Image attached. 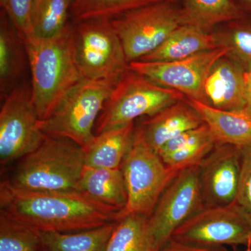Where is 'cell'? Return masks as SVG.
Here are the masks:
<instances>
[{"mask_svg":"<svg viewBox=\"0 0 251 251\" xmlns=\"http://www.w3.org/2000/svg\"><path fill=\"white\" fill-rule=\"evenodd\" d=\"M164 1H168V2L173 3V4H176L179 0H164Z\"/></svg>","mask_w":251,"mask_h":251,"instance_id":"cell-34","label":"cell"},{"mask_svg":"<svg viewBox=\"0 0 251 251\" xmlns=\"http://www.w3.org/2000/svg\"><path fill=\"white\" fill-rule=\"evenodd\" d=\"M163 0H72L71 21L74 24L89 20H112L143 6Z\"/></svg>","mask_w":251,"mask_h":251,"instance_id":"cell-26","label":"cell"},{"mask_svg":"<svg viewBox=\"0 0 251 251\" xmlns=\"http://www.w3.org/2000/svg\"><path fill=\"white\" fill-rule=\"evenodd\" d=\"M209 127L216 143L228 144L239 148L251 145V115L245 110H223L186 98Z\"/></svg>","mask_w":251,"mask_h":251,"instance_id":"cell-17","label":"cell"},{"mask_svg":"<svg viewBox=\"0 0 251 251\" xmlns=\"http://www.w3.org/2000/svg\"><path fill=\"white\" fill-rule=\"evenodd\" d=\"M0 214L39 231L77 232L120 219V211L82 191H26L6 180L0 185Z\"/></svg>","mask_w":251,"mask_h":251,"instance_id":"cell-1","label":"cell"},{"mask_svg":"<svg viewBox=\"0 0 251 251\" xmlns=\"http://www.w3.org/2000/svg\"><path fill=\"white\" fill-rule=\"evenodd\" d=\"M148 216L130 214L117 221L104 251H159Z\"/></svg>","mask_w":251,"mask_h":251,"instance_id":"cell-23","label":"cell"},{"mask_svg":"<svg viewBox=\"0 0 251 251\" xmlns=\"http://www.w3.org/2000/svg\"><path fill=\"white\" fill-rule=\"evenodd\" d=\"M212 33L218 47L227 50L226 57L251 72V14L225 23Z\"/></svg>","mask_w":251,"mask_h":251,"instance_id":"cell-25","label":"cell"},{"mask_svg":"<svg viewBox=\"0 0 251 251\" xmlns=\"http://www.w3.org/2000/svg\"><path fill=\"white\" fill-rule=\"evenodd\" d=\"M31 74V97L41 121L47 120L66 94L82 80L74 49L72 21L52 37L23 38Z\"/></svg>","mask_w":251,"mask_h":251,"instance_id":"cell-2","label":"cell"},{"mask_svg":"<svg viewBox=\"0 0 251 251\" xmlns=\"http://www.w3.org/2000/svg\"><path fill=\"white\" fill-rule=\"evenodd\" d=\"M216 49L219 47L212 32L195 26L181 25L170 34L159 47L140 60L172 62Z\"/></svg>","mask_w":251,"mask_h":251,"instance_id":"cell-19","label":"cell"},{"mask_svg":"<svg viewBox=\"0 0 251 251\" xmlns=\"http://www.w3.org/2000/svg\"><path fill=\"white\" fill-rule=\"evenodd\" d=\"M227 53V50L219 48L172 62L135 61L129 63L128 69L157 85L179 91L186 98L209 105L204 92L206 77L215 63Z\"/></svg>","mask_w":251,"mask_h":251,"instance_id":"cell-12","label":"cell"},{"mask_svg":"<svg viewBox=\"0 0 251 251\" xmlns=\"http://www.w3.org/2000/svg\"><path fill=\"white\" fill-rule=\"evenodd\" d=\"M74 26L75 59L82 78L120 79L129 63L111 21L89 20Z\"/></svg>","mask_w":251,"mask_h":251,"instance_id":"cell-7","label":"cell"},{"mask_svg":"<svg viewBox=\"0 0 251 251\" xmlns=\"http://www.w3.org/2000/svg\"><path fill=\"white\" fill-rule=\"evenodd\" d=\"M29 59L24 39L3 10L0 12L1 100L25 80Z\"/></svg>","mask_w":251,"mask_h":251,"instance_id":"cell-16","label":"cell"},{"mask_svg":"<svg viewBox=\"0 0 251 251\" xmlns=\"http://www.w3.org/2000/svg\"><path fill=\"white\" fill-rule=\"evenodd\" d=\"M117 221L77 232L40 231L47 251H104Z\"/></svg>","mask_w":251,"mask_h":251,"instance_id":"cell-24","label":"cell"},{"mask_svg":"<svg viewBox=\"0 0 251 251\" xmlns=\"http://www.w3.org/2000/svg\"><path fill=\"white\" fill-rule=\"evenodd\" d=\"M241 8L248 14H251V0H235Z\"/></svg>","mask_w":251,"mask_h":251,"instance_id":"cell-33","label":"cell"},{"mask_svg":"<svg viewBox=\"0 0 251 251\" xmlns=\"http://www.w3.org/2000/svg\"><path fill=\"white\" fill-rule=\"evenodd\" d=\"M119 80L79 81L66 94L52 115L41 121L44 134L69 138L85 150L88 148L95 138L94 125Z\"/></svg>","mask_w":251,"mask_h":251,"instance_id":"cell-4","label":"cell"},{"mask_svg":"<svg viewBox=\"0 0 251 251\" xmlns=\"http://www.w3.org/2000/svg\"><path fill=\"white\" fill-rule=\"evenodd\" d=\"M35 0H0L3 10L23 38L31 35V14Z\"/></svg>","mask_w":251,"mask_h":251,"instance_id":"cell-29","label":"cell"},{"mask_svg":"<svg viewBox=\"0 0 251 251\" xmlns=\"http://www.w3.org/2000/svg\"><path fill=\"white\" fill-rule=\"evenodd\" d=\"M175 4L163 0L112 20L128 63L152 52L181 25L179 7Z\"/></svg>","mask_w":251,"mask_h":251,"instance_id":"cell-9","label":"cell"},{"mask_svg":"<svg viewBox=\"0 0 251 251\" xmlns=\"http://www.w3.org/2000/svg\"><path fill=\"white\" fill-rule=\"evenodd\" d=\"M72 4V0H35L31 35L49 38L58 34L71 21Z\"/></svg>","mask_w":251,"mask_h":251,"instance_id":"cell-27","label":"cell"},{"mask_svg":"<svg viewBox=\"0 0 251 251\" xmlns=\"http://www.w3.org/2000/svg\"><path fill=\"white\" fill-rule=\"evenodd\" d=\"M171 239L199 247H250L251 216L236 201L204 208L180 226Z\"/></svg>","mask_w":251,"mask_h":251,"instance_id":"cell-10","label":"cell"},{"mask_svg":"<svg viewBox=\"0 0 251 251\" xmlns=\"http://www.w3.org/2000/svg\"><path fill=\"white\" fill-rule=\"evenodd\" d=\"M242 158V148L216 143L202 160L198 168L204 208L227 205L236 201Z\"/></svg>","mask_w":251,"mask_h":251,"instance_id":"cell-13","label":"cell"},{"mask_svg":"<svg viewBox=\"0 0 251 251\" xmlns=\"http://www.w3.org/2000/svg\"><path fill=\"white\" fill-rule=\"evenodd\" d=\"M216 144L209 127L204 123L170 140L157 153L171 171L179 173L199 166Z\"/></svg>","mask_w":251,"mask_h":251,"instance_id":"cell-18","label":"cell"},{"mask_svg":"<svg viewBox=\"0 0 251 251\" xmlns=\"http://www.w3.org/2000/svg\"><path fill=\"white\" fill-rule=\"evenodd\" d=\"M179 11L181 25L209 32L216 26L248 14L235 0H183Z\"/></svg>","mask_w":251,"mask_h":251,"instance_id":"cell-22","label":"cell"},{"mask_svg":"<svg viewBox=\"0 0 251 251\" xmlns=\"http://www.w3.org/2000/svg\"><path fill=\"white\" fill-rule=\"evenodd\" d=\"M85 167V149L69 138L46 135L39 148L21 159L6 181L26 191H79Z\"/></svg>","mask_w":251,"mask_h":251,"instance_id":"cell-3","label":"cell"},{"mask_svg":"<svg viewBox=\"0 0 251 251\" xmlns=\"http://www.w3.org/2000/svg\"><path fill=\"white\" fill-rule=\"evenodd\" d=\"M78 190L97 202L122 211L126 205L128 196L121 168H92L85 166Z\"/></svg>","mask_w":251,"mask_h":251,"instance_id":"cell-21","label":"cell"},{"mask_svg":"<svg viewBox=\"0 0 251 251\" xmlns=\"http://www.w3.org/2000/svg\"><path fill=\"white\" fill-rule=\"evenodd\" d=\"M204 209L198 166L179 172L162 193L148 217L149 226L161 249L180 226Z\"/></svg>","mask_w":251,"mask_h":251,"instance_id":"cell-11","label":"cell"},{"mask_svg":"<svg viewBox=\"0 0 251 251\" xmlns=\"http://www.w3.org/2000/svg\"><path fill=\"white\" fill-rule=\"evenodd\" d=\"M159 251H227L224 247H205L191 245L171 239Z\"/></svg>","mask_w":251,"mask_h":251,"instance_id":"cell-31","label":"cell"},{"mask_svg":"<svg viewBox=\"0 0 251 251\" xmlns=\"http://www.w3.org/2000/svg\"><path fill=\"white\" fill-rule=\"evenodd\" d=\"M46 251V250H45V251Z\"/></svg>","mask_w":251,"mask_h":251,"instance_id":"cell-36","label":"cell"},{"mask_svg":"<svg viewBox=\"0 0 251 251\" xmlns=\"http://www.w3.org/2000/svg\"><path fill=\"white\" fill-rule=\"evenodd\" d=\"M251 251V248L249 247V249H247V251Z\"/></svg>","mask_w":251,"mask_h":251,"instance_id":"cell-35","label":"cell"},{"mask_svg":"<svg viewBox=\"0 0 251 251\" xmlns=\"http://www.w3.org/2000/svg\"><path fill=\"white\" fill-rule=\"evenodd\" d=\"M1 100L0 163L4 167L34 151L46 135L33 103L31 82L25 80Z\"/></svg>","mask_w":251,"mask_h":251,"instance_id":"cell-8","label":"cell"},{"mask_svg":"<svg viewBox=\"0 0 251 251\" xmlns=\"http://www.w3.org/2000/svg\"><path fill=\"white\" fill-rule=\"evenodd\" d=\"M209 105L223 110H239L247 105L246 73L224 56L215 63L204 85Z\"/></svg>","mask_w":251,"mask_h":251,"instance_id":"cell-14","label":"cell"},{"mask_svg":"<svg viewBox=\"0 0 251 251\" xmlns=\"http://www.w3.org/2000/svg\"><path fill=\"white\" fill-rule=\"evenodd\" d=\"M186 97L128 69L112 90L97 123L95 135L150 117Z\"/></svg>","mask_w":251,"mask_h":251,"instance_id":"cell-5","label":"cell"},{"mask_svg":"<svg viewBox=\"0 0 251 251\" xmlns=\"http://www.w3.org/2000/svg\"><path fill=\"white\" fill-rule=\"evenodd\" d=\"M247 85V105L245 110L251 115V72L246 73Z\"/></svg>","mask_w":251,"mask_h":251,"instance_id":"cell-32","label":"cell"},{"mask_svg":"<svg viewBox=\"0 0 251 251\" xmlns=\"http://www.w3.org/2000/svg\"><path fill=\"white\" fill-rule=\"evenodd\" d=\"M135 123L127 124L105 130L85 149V166L120 168L133 143Z\"/></svg>","mask_w":251,"mask_h":251,"instance_id":"cell-20","label":"cell"},{"mask_svg":"<svg viewBox=\"0 0 251 251\" xmlns=\"http://www.w3.org/2000/svg\"><path fill=\"white\" fill-rule=\"evenodd\" d=\"M241 148L242 166L235 201L251 216V145Z\"/></svg>","mask_w":251,"mask_h":251,"instance_id":"cell-30","label":"cell"},{"mask_svg":"<svg viewBox=\"0 0 251 251\" xmlns=\"http://www.w3.org/2000/svg\"><path fill=\"white\" fill-rule=\"evenodd\" d=\"M40 231L0 214V251H44Z\"/></svg>","mask_w":251,"mask_h":251,"instance_id":"cell-28","label":"cell"},{"mask_svg":"<svg viewBox=\"0 0 251 251\" xmlns=\"http://www.w3.org/2000/svg\"><path fill=\"white\" fill-rule=\"evenodd\" d=\"M120 168L128 196L120 219L130 214L149 217L167 186L178 174L171 171L147 143L140 126H135L133 143Z\"/></svg>","mask_w":251,"mask_h":251,"instance_id":"cell-6","label":"cell"},{"mask_svg":"<svg viewBox=\"0 0 251 251\" xmlns=\"http://www.w3.org/2000/svg\"><path fill=\"white\" fill-rule=\"evenodd\" d=\"M147 117L139 126L147 143L156 152L175 137L204 124L202 117L186 99Z\"/></svg>","mask_w":251,"mask_h":251,"instance_id":"cell-15","label":"cell"}]
</instances>
